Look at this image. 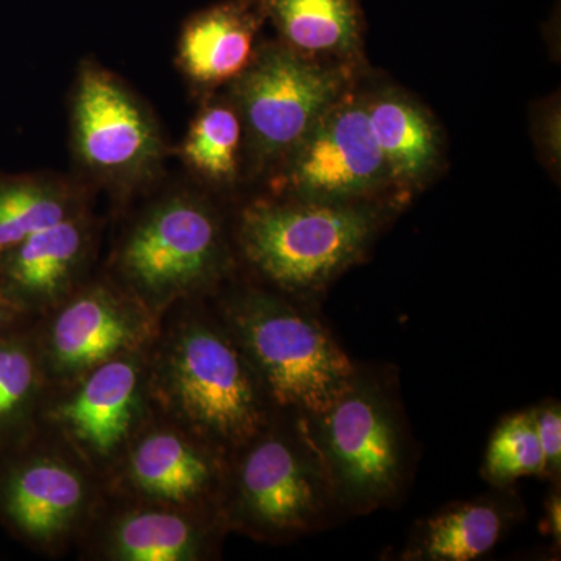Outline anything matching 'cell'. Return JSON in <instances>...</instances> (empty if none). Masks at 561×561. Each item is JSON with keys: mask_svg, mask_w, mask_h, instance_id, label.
<instances>
[{"mask_svg": "<svg viewBox=\"0 0 561 561\" xmlns=\"http://www.w3.org/2000/svg\"><path fill=\"white\" fill-rule=\"evenodd\" d=\"M176 426L217 451H239L271 424L272 402L224 320L186 316L162 339L149 370Z\"/></svg>", "mask_w": 561, "mask_h": 561, "instance_id": "obj_1", "label": "cell"}, {"mask_svg": "<svg viewBox=\"0 0 561 561\" xmlns=\"http://www.w3.org/2000/svg\"><path fill=\"white\" fill-rule=\"evenodd\" d=\"M381 225L368 202L275 197L243 209L238 242L251 267L279 289H323L359 261Z\"/></svg>", "mask_w": 561, "mask_h": 561, "instance_id": "obj_2", "label": "cell"}, {"mask_svg": "<svg viewBox=\"0 0 561 561\" xmlns=\"http://www.w3.org/2000/svg\"><path fill=\"white\" fill-rule=\"evenodd\" d=\"M221 320L275 408L312 419L330 408L356 376L319 320L268 291L236 295L225 302Z\"/></svg>", "mask_w": 561, "mask_h": 561, "instance_id": "obj_3", "label": "cell"}, {"mask_svg": "<svg viewBox=\"0 0 561 561\" xmlns=\"http://www.w3.org/2000/svg\"><path fill=\"white\" fill-rule=\"evenodd\" d=\"M230 267L219 214L203 195L186 190L147 206L116 254L124 290L150 313L210 289Z\"/></svg>", "mask_w": 561, "mask_h": 561, "instance_id": "obj_4", "label": "cell"}, {"mask_svg": "<svg viewBox=\"0 0 561 561\" xmlns=\"http://www.w3.org/2000/svg\"><path fill=\"white\" fill-rule=\"evenodd\" d=\"M350 66L308 57L279 41L261 44L245 72L230 84L251 172L275 169L350 90Z\"/></svg>", "mask_w": 561, "mask_h": 561, "instance_id": "obj_5", "label": "cell"}, {"mask_svg": "<svg viewBox=\"0 0 561 561\" xmlns=\"http://www.w3.org/2000/svg\"><path fill=\"white\" fill-rule=\"evenodd\" d=\"M298 419L291 431L268 424L239 449L232 518L243 529L264 537L301 534L337 504L311 419Z\"/></svg>", "mask_w": 561, "mask_h": 561, "instance_id": "obj_6", "label": "cell"}, {"mask_svg": "<svg viewBox=\"0 0 561 561\" xmlns=\"http://www.w3.org/2000/svg\"><path fill=\"white\" fill-rule=\"evenodd\" d=\"M311 423L339 505L367 513L400 493L408 459L404 431L378 382L356 373Z\"/></svg>", "mask_w": 561, "mask_h": 561, "instance_id": "obj_7", "label": "cell"}, {"mask_svg": "<svg viewBox=\"0 0 561 561\" xmlns=\"http://www.w3.org/2000/svg\"><path fill=\"white\" fill-rule=\"evenodd\" d=\"M70 144L80 171L114 192L157 180L165 158L160 124L111 70L80 62L70 94Z\"/></svg>", "mask_w": 561, "mask_h": 561, "instance_id": "obj_8", "label": "cell"}, {"mask_svg": "<svg viewBox=\"0 0 561 561\" xmlns=\"http://www.w3.org/2000/svg\"><path fill=\"white\" fill-rule=\"evenodd\" d=\"M390 187L364 95L345 92L275 168L276 197L368 202Z\"/></svg>", "mask_w": 561, "mask_h": 561, "instance_id": "obj_9", "label": "cell"}, {"mask_svg": "<svg viewBox=\"0 0 561 561\" xmlns=\"http://www.w3.org/2000/svg\"><path fill=\"white\" fill-rule=\"evenodd\" d=\"M151 316L124 289L84 287L70 294L51 320L41 364L66 381H77L103 362L142 351L153 331Z\"/></svg>", "mask_w": 561, "mask_h": 561, "instance_id": "obj_10", "label": "cell"}, {"mask_svg": "<svg viewBox=\"0 0 561 561\" xmlns=\"http://www.w3.org/2000/svg\"><path fill=\"white\" fill-rule=\"evenodd\" d=\"M139 353L122 354L77 379L55 409V421L80 454L95 463L121 456L135 437L149 391Z\"/></svg>", "mask_w": 561, "mask_h": 561, "instance_id": "obj_11", "label": "cell"}, {"mask_svg": "<svg viewBox=\"0 0 561 561\" xmlns=\"http://www.w3.org/2000/svg\"><path fill=\"white\" fill-rule=\"evenodd\" d=\"M124 453L125 481L153 504L195 512L219 489V451L176 424L136 434Z\"/></svg>", "mask_w": 561, "mask_h": 561, "instance_id": "obj_12", "label": "cell"}, {"mask_svg": "<svg viewBox=\"0 0 561 561\" xmlns=\"http://www.w3.org/2000/svg\"><path fill=\"white\" fill-rule=\"evenodd\" d=\"M91 245L87 210L36 232L0 257V290L22 312L58 305L72 294Z\"/></svg>", "mask_w": 561, "mask_h": 561, "instance_id": "obj_13", "label": "cell"}, {"mask_svg": "<svg viewBox=\"0 0 561 561\" xmlns=\"http://www.w3.org/2000/svg\"><path fill=\"white\" fill-rule=\"evenodd\" d=\"M264 22L260 0H225L192 14L176 44L180 72L201 90L231 84L256 57Z\"/></svg>", "mask_w": 561, "mask_h": 561, "instance_id": "obj_14", "label": "cell"}, {"mask_svg": "<svg viewBox=\"0 0 561 561\" xmlns=\"http://www.w3.org/2000/svg\"><path fill=\"white\" fill-rule=\"evenodd\" d=\"M83 476L66 461L33 457L9 472L0 490L7 522L22 537L50 545L79 522L87 505Z\"/></svg>", "mask_w": 561, "mask_h": 561, "instance_id": "obj_15", "label": "cell"}, {"mask_svg": "<svg viewBox=\"0 0 561 561\" xmlns=\"http://www.w3.org/2000/svg\"><path fill=\"white\" fill-rule=\"evenodd\" d=\"M362 95L390 186L404 192L423 186L442 161L443 138L437 122L400 90L382 88Z\"/></svg>", "mask_w": 561, "mask_h": 561, "instance_id": "obj_16", "label": "cell"}, {"mask_svg": "<svg viewBox=\"0 0 561 561\" xmlns=\"http://www.w3.org/2000/svg\"><path fill=\"white\" fill-rule=\"evenodd\" d=\"M279 43L319 60H356L364 43L357 0H260Z\"/></svg>", "mask_w": 561, "mask_h": 561, "instance_id": "obj_17", "label": "cell"}, {"mask_svg": "<svg viewBox=\"0 0 561 561\" xmlns=\"http://www.w3.org/2000/svg\"><path fill=\"white\" fill-rule=\"evenodd\" d=\"M501 496L457 502L435 513L413 530L405 560L471 561L496 548L511 529L516 512Z\"/></svg>", "mask_w": 561, "mask_h": 561, "instance_id": "obj_18", "label": "cell"}, {"mask_svg": "<svg viewBox=\"0 0 561 561\" xmlns=\"http://www.w3.org/2000/svg\"><path fill=\"white\" fill-rule=\"evenodd\" d=\"M209 530L192 511L158 507L125 512L105 537V556L121 561H194L209 552Z\"/></svg>", "mask_w": 561, "mask_h": 561, "instance_id": "obj_19", "label": "cell"}, {"mask_svg": "<svg viewBox=\"0 0 561 561\" xmlns=\"http://www.w3.org/2000/svg\"><path fill=\"white\" fill-rule=\"evenodd\" d=\"M84 210L83 192L61 176L0 175V257L36 232Z\"/></svg>", "mask_w": 561, "mask_h": 561, "instance_id": "obj_20", "label": "cell"}, {"mask_svg": "<svg viewBox=\"0 0 561 561\" xmlns=\"http://www.w3.org/2000/svg\"><path fill=\"white\" fill-rule=\"evenodd\" d=\"M245 151V131L231 101L206 103L195 114L181 142V161L195 176L213 186L239 180Z\"/></svg>", "mask_w": 561, "mask_h": 561, "instance_id": "obj_21", "label": "cell"}, {"mask_svg": "<svg viewBox=\"0 0 561 561\" xmlns=\"http://www.w3.org/2000/svg\"><path fill=\"white\" fill-rule=\"evenodd\" d=\"M545 457L530 411L513 413L497 424L486 446L482 476L504 486L526 476H545Z\"/></svg>", "mask_w": 561, "mask_h": 561, "instance_id": "obj_22", "label": "cell"}, {"mask_svg": "<svg viewBox=\"0 0 561 561\" xmlns=\"http://www.w3.org/2000/svg\"><path fill=\"white\" fill-rule=\"evenodd\" d=\"M43 364L24 339L0 342V445L13 437L32 411L39 393Z\"/></svg>", "mask_w": 561, "mask_h": 561, "instance_id": "obj_23", "label": "cell"}, {"mask_svg": "<svg viewBox=\"0 0 561 561\" xmlns=\"http://www.w3.org/2000/svg\"><path fill=\"white\" fill-rule=\"evenodd\" d=\"M560 99L559 94L552 95L548 101L541 102L534 111L531 130H534L535 144L538 153L541 154L546 168L552 175H559L560 171Z\"/></svg>", "mask_w": 561, "mask_h": 561, "instance_id": "obj_24", "label": "cell"}, {"mask_svg": "<svg viewBox=\"0 0 561 561\" xmlns=\"http://www.w3.org/2000/svg\"><path fill=\"white\" fill-rule=\"evenodd\" d=\"M535 431L545 457L546 478L556 479L561 468V409L559 402H545L531 409Z\"/></svg>", "mask_w": 561, "mask_h": 561, "instance_id": "obj_25", "label": "cell"}, {"mask_svg": "<svg viewBox=\"0 0 561 561\" xmlns=\"http://www.w3.org/2000/svg\"><path fill=\"white\" fill-rule=\"evenodd\" d=\"M22 313L18 306L9 300L5 294L0 290V342L11 337V327H13L16 317Z\"/></svg>", "mask_w": 561, "mask_h": 561, "instance_id": "obj_26", "label": "cell"}, {"mask_svg": "<svg viewBox=\"0 0 561 561\" xmlns=\"http://www.w3.org/2000/svg\"><path fill=\"white\" fill-rule=\"evenodd\" d=\"M546 505H548V508H546V516H548L549 530H551L553 540H557V542H560V534H561L560 491H553V493L551 494V497H549V500H548V504H546Z\"/></svg>", "mask_w": 561, "mask_h": 561, "instance_id": "obj_27", "label": "cell"}]
</instances>
